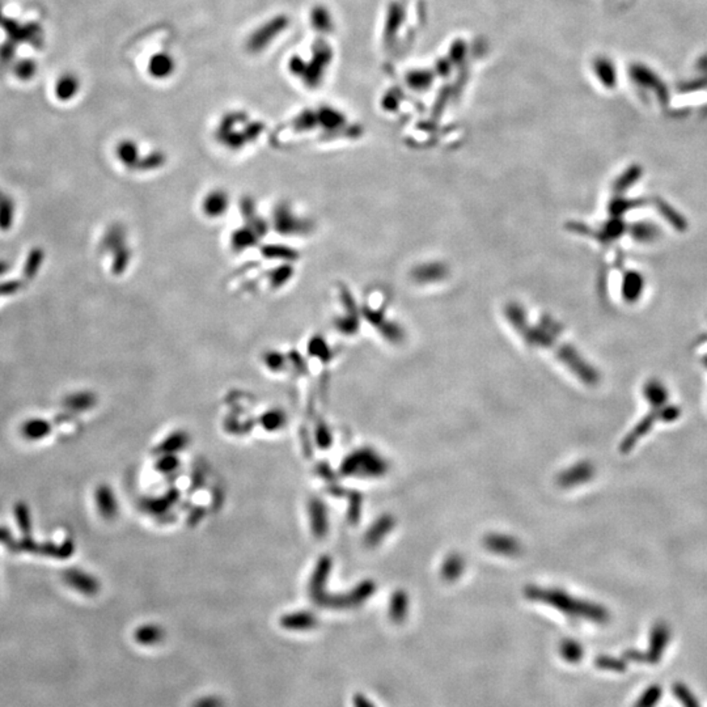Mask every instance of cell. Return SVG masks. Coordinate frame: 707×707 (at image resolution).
<instances>
[{
    "instance_id": "cell-1",
    "label": "cell",
    "mask_w": 707,
    "mask_h": 707,
    "mask_svg": "<svg viewBox=\"0 0 707 707\" xmlns=\"http://www.w3.org/2000/svg\"><path fill=\"white\" fill-rule=\"evenodd\" d=\"M333 58L332 46L325 40L319 38L312 46L310 61H304L300 56H292L288 61V70L291 75L301 79L308 88H317L320 87Z\"/></svg>"
},
{
    "instance_id": "cell-2",
    "label": "cell",
    "mask_w": 707,
    "mask_h": 707,
    "mask_svg": "<svg viewBox=\"0 0 707 707\" xmlns=\"http://www.w3.org/2000/svg\"><path fill=\"white\" fill-rule=\"evenodd\" d=\"M291 25V19L287 15L280 13L257 26L246 38V50L252 54H260L270 47L274 41L285 33Z\"/></svg>"
},
{
    "instance_id": "cell-3",
    "label": "cell",
    "mask_w": 707,
    "mask_h": 707,
    "mask_svg": "<svg viewBox=\"0 0 707 707\" xmlns=\"http://www.w3.org/2000/svg\"><path fill=\"white\" fill-rule=\"evenodd\" d=\"M177 63L175 56L166 51H159L150 58L148 74L151 78L157 80L169 79L176 72Z\"/></svg>"
},
{
    "instance_id": "cell-4",
    "label": "cell",
    "mask_w": 707,
    "mask_h": 707,
    "mask_svg": "<svg viewBox=\"0 0 707 707\" xmlns=\"http://www.w3.org/2000/svg\"><path fill=\"white\" fill-rule=\"evenodd\" d=\"M671 640V630L665 622H658L651 630L650 638V652L647 656L649 663H658L665 651Z\"/></svg>"
},
{
    "instance_id": "cell-5",
    "label": "cell",
    "mask_w": 707,
    "mask_h": 707,
    "mask_svg": "<svg viewBox=\"0 0 707 707\" xmlns=\"http://www.w3.org/2000/svg\"><path fill=\"white\" fill-rule=\"evenodd\" d=\"M310 22L317 33L331 34L334 31L332 12L324 4H316L310 8Z\"/></svg>"
},
{
    "instance_id": "cell-6",
    "label": "cell",
    "mask_w": 707,
    "mask_h": 707,
    "mask_svg": "<svg viewBox=\"0 0 707 707\" xmlns=\"http://www.w3.org/2000/svg\"><path fill=\"white\" fill-rule=\"evenodd\" d=\"M643 395L653 410L663 408L664 405L668 404L669 398V392L667 387L660 380L656 379H652L646 383V386L643 388Z\"/></svg>"
},
{
    "instance_id": "cell-7",
    "label": "cell",
    "mask_w": 707,
    "mask_h": 707,
    "mask_svg": "<svg viewBox=\"0 0 707 707\" xmlns=\"http://www.w3.org/2000/svg\"><path fill=\"white\" fill-rule=\"evenodd\" d=\"M658 411L652 409L651 413H649L643 420L635 426V429L633 430V432L628 435V438L625 439V442L622 444V450L625 452H628L629 450H631L635 443L638 442V439L643 438L644 435H647L649 432L651 431L653 424L658 422Z\"/></svg>"
},
{
    "instance_id": "cell-8",
    "label": "cell",
    "mask_w": 707,
    "mask_h": 707,
    "mask_svg": "<svg viewBox=\"0 0 707 707\" xmlns=\"http://www.w3.org/2000/svg\"><path fill=\"white\" fill-rule=\"evenodd\" d=\"M282 626L287 630H310L316 625V617H313L310 613H292L283 617L280 621Z\"/></svg>"
},
{
    "instance_id": "cell-9",
    "label": "cell",
    "mask_w": 707,
    "mask_h": 707,
    "mask_svg": "<svg viewBox=\"0 0 707 707\" xmlns=\"http://www.w3.org/2000/svg\"><path fill=\"white\" fill-rule=\"evenodd\" d=\"M644 288L643 276L635 271H630L623 279V296L628 301H635L641 298Z\"/></svg>"
},
{
    "instance_id": "cell-10",
    "label": "cell",
    "mask_w": 707,
    "mask_h": 707,
    "mask_svg": "<svg viewBox=\"0 0 707 707\" xmlns=\"http://www.w3.org/2000/svg\"><path fill=\"white\" fill-rule=\"evenodd\" d=\"M164 638V631L156 625H145L135 633V640L143 646H154Z\"/></svg>"
},
{
    "instance_id": "cell-11",
    "label": "cell",
    "mask_w": 707,
    "mask_h": 707,
    "mask_svg": "<svg viewBox=\"0 0 707 707\" xmlns=\"http://www.w3.org/2000/svg\"><path fill=\"white\" fill-rule=\"evenodd\" d=\"M658 209H659V212L663 215L664 218L674 227L676 231L684 232L686 228H688V223H686L685 218L680 212L674 210V207L669 206L668 203H665L663 200H659Z\"/></svg>"
},
{
    "instance_id": "cell-12",
    "label": "cell",
    "mask_w": 707,
    "mask_h": 707,
    "mask_svg": "<svg viewBox=\"0 0 707 707\" xmlns=\"http://www.w3.org/2000/svg\"><path fill=\"white\" fill-rule=\"evenodd\" d=\"M633 235L641 243H652L659 239L660 231L652 223H640L634 227Z\"/></svg>"
},
{
    "instance_id": "cell-13",
    "label": "cell",
    "mask_w": 707,
    "mask_h": 707,
    "mask_svg": "<svg viewBox=\"0 0 707 707\" xmlns=\"http://www.w3.org/2000/svg\"><path fill=\"white\" fill-rule=\"evenodd\" d=\"M316 114H317V121H321L324 127L334 129V127H337V125L340 122L342 121V116L331 106L321 108L319 113H316Z\"/></svg>"
},
{
    "instance_id": "cell-14",
    "label": "cell",
    "mask_w": 707,
    "mask_h": 707,
    "mask_svg": "<svg viewBox=\"0 0 707 707\" xmlns=\"http://www.w3.org/2000/svg\"><path fill=\"white\" fill-rule=\"evenodd\" d=\"M561 653L566 662L578 663L582 659L583 651H582V647L576 642L566 641L564 642V644L561 647Z\"/></svg>"
},
{
    "instance_id": "cell-15",
    "label": "cell",
    "mask_w": 707,
    "mask_h": 707,
    "mask_svg": "<svg viewBox=\"0 0 707 707\" xmlns=\"http://www.w3.org/2000/svg\"><path fill=\"white\" fill-rule=\"evenodd\" d=\"M656 411H658V420L660 422H665V423L676 422L683 414L681 408L677 405H672V404L671 405L667 404V405H664L663 408H660Z\"/></svg>"
},
{
    "instance_id": "cell-16",
    "label": "cell",
    "mask_w": 707,
    "mask_h": 707,
    "mask_svg": "<svg viewBox=\"0 0 707 707\" xmlns=\"http://www.w3.org/2000/svg\"><path fill=\"white\" fill-rule=\"evenodd\" d=\"M660 697H662V689H659L658 686H652L643 693V696L635 704V707H655Z\"/></svg>"
},
{
    "instance_id": "cell-17",
    "label": "cell",
    "mask_w": 707,
    "mask_h": 707,
    "mask_svg": "<svg viewBox=\"0 0 707 707\" xmlns=\"http://www.w3.org/2000/svg\"><path fill=\"white\" fill-rule=\"evenodd\" d=\"M191 707H225V702L221 697L211 694L196 699Z\"/></svg>"
},
{
    "instance_id": "cell-18",
    "label": "cell",
    "mask_w": 707,
    "mask_h": 707,
    "mask_svg": "<svg viewBox=\"0 0 707 707\" xmlns=\"http://www.w3.org/2000/svg\"><path fill=\"white\" fill-rule=\"evenodd\" d=\"M596 664L600 668L613 669V671H617V672H622L625 669V664L622 663L621 660L610 659V658H601V659L597 660Z\"/></svg>"
},
{
    "instance_id": "cell-19",
    "label": "cell",
    "mask_w": 707,
    "mask_h": 707,
    "mask_svg": "<svg viewBox=\"0 0 707 707\" xmlns=\"http://www.w3.org/2000/svg\"><path fill=\"white\" fill-rule=\"evenodd\" d=\"M354 707H376L367 697L363 694H355L353 697Z\"/></svg>"
},
{
    "instance_id": "cell-20",
    "label": "cell",
    "mask_w": 707,
    "mask_h": 707,
    "mask_svg": "<svg viewBox=\"0 0 707 707\" xmlns=\"http://www.w3.org/2000/svg\"><path fill=\"white\" fill-rule=\"evenodd\" d=\"M702 365H704V367H705L707 370V354L705 356H704V358H702Z\"/></svg>"
}]
</instances>
